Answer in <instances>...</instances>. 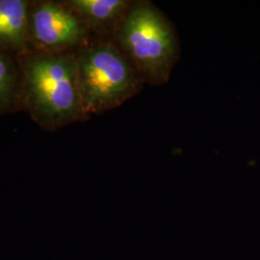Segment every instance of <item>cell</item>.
Returning <instances> with one entry per match:
<instances>
[{
  "label": "cell",
  "mask_w": 260,
  "mask_h": 260,
  "mask_svg": "<svg viewBox=\"0 0 260 260\" xmlns=\"http://www.w3.org/2000/svg\"><path fill=\"white\" fill-rule=\"evenodd\" d=\"M23 75L22 110L43 129L54 132L85 121L75 51L36 50L17 56Z\"/></svg>",
  "instance_id": "cell-1"
},
{
  "label": "cell",
  "mask_w": 260,
  "mask_h": 260,
  "mask_svg": "<svg viewBox=\"0 0 260 260\" xmlns=\"http://www.w3.org/2000/svg\"><path fill=\"white\" fill-rule=\"evenodd\" d=\"M116 29L120 48L139 77L152 85L165 83L178 45L163 14L149 3L130 4Z\"/></svg>",
  "instance_id": "cell-2"
},
{
  "label": "cell",
  "mask_w": 260,
  "mask_h": 260,
  "mask_svg": "<svg viewBox=\"0 0 260 260\" xmlns=\"http://www.w3.org/2000/svg\"><path fill=\"white\" fill-rule=\"evenodd\" d=\"M75 55L82 109L88 118L121 106L138 92L139 75L114 44L89 43Z\"/></svg>",
  "instance_id": "cell-3"
},
{
  "label": "cell",
  "mask_w": 260,
  "mask_h": 260,
  "mask_svg": "<svg viewBox=\"0 0 260 260\" xmlns=\"http://www.w3.org/2000/svg\"><path fill=\"white\" fill-rule=\"evenodd\" d=\"M28 32L30 50L62 53L89 44V28L64 1H30Z\"/></svg>",
  "instance_id": "cell-4"
},
{
  "label": "cell",
  "mask_w": 260,
  "mask_h": 260,
  "mask_svg": "<svg viewBox=\"0 0 260 260\" xmlns=\"http://www.w3.org/2000/svg\"><path fill=\"white\" fill-rule=\"evenodd\" d=\"M27 0H0V49L19 56L31 49Z\"/></svg>",
  "instance_id": "cell-5"
},
{
  "label": "cell",
  "mask_w": 260,
  "mask_h": 260,
  "mask_svg": "<svg viewBox=\"0 0 260 260\" xmlns=\"http://www.w3.org/2000/svg\"><path fill=\"white\" fill-rule=\"evenodd\" d=\"M64 3L89 29L117 26L130 6L129 1L125 0H67Z\"/></svg>",
  "instance_id": "cell-6"
},
{
  "label": "cell",
  "mask_w": 260,
  "mask_h": 260,
  "mask_svg": "<svg viewBox=\"0 0 260 260\" xmlns=\"http://www.w3.org/2000/svg\"><path fill=\"white\" fill-rule=\"evenodd\" d=\"M23 75L16 56L0 49V116L22 110Z\"/></svg>",
  "instance_id": "cell-7"
}]
</instances>
